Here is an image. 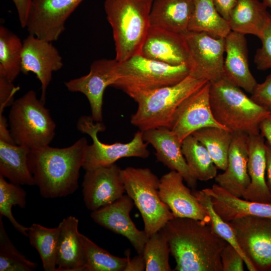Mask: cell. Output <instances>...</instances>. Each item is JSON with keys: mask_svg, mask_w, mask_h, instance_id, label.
<instances>
[{"mask_svg": "<svg viewBox=\"0 0 271 271\" xmlns=\"http://www.w3.org/2000/svg\"><path fill=\"white\" fill-rule=\"evenodd\" d=\"M121 171L115 163L85 171L82 193L88 210H97L123 195L125 189Z\"/></svg>", "mask_w": 271, "mask_h": 271, "instance_id": "cell-15", "label": "cell"}, {"mask_svg": "<svg viewBox=\"0 0 271 271\" xmlns=\"http://www.w3.org/2000/svg\"><path fill=\"white\" fill-rule=\"evenodd\" d=\"M77 127L79 131L89 135L92 140L91 145L87 146L82 168L88 171L97 168L114 164L118 160L126 157L145 159L150 152L148 145L144 140L143 131L139 130L128 143H115L106 144L98 138L99 132L106 127L102 122H96L90 116L82 115L78 120Z\"/></svg>", "mask_w": 271, "mask_h": 271, "instance_id": "cell-9", "label": "cell"}, {"mask_svg": "<svg viewBox=\"0 0 271 271\" xmlns=\"http://www.w3.org/2000/svg\"><path fill=\"white\" fill-rule=\"evenodd\" d=\"M262 3L267 8L271 9V0H262Z\"/></svg>", "mask_w": 271, "mask_h": 271, "instance_id": "cell-49", "label": "cell"}, {"mask_svg": "<svg viewBox=\"0 0 271 271\" xmlns=\"http://www.w3.org/2000/svg\"><path fill=\"white\" fill-rule=\"evenodd\" d=\"M192 135L207 149L217 168L224 171L233 132L224 128L208 126L195 131Z\"/></svg>", "mask_w": 271, "mask_h": 271, "instance_id": "cell-30", "label": "cell"}, {"mask_svg": "<svg viewBox=\"0 0 271 271\" xmlns=\"http://www.w3.org/2000/svg\"><path fill=\"white\" fill-rule=\"evenodd\" d=\"M270 13L258 0H237L227 20L231 31L260 39Z\"/></svg>", "mask_w": 271, "mask_h": 271, "instance_id": "cell-27", "label": "cell"}, {"mask_svg": "<svg viewBox=\"0 0 271 271\" xmlns=\"http://www.w3.org/2000/svg\"><path fill=\"white\" fill-rule=\"evenodd\" d=\"M176 271H222L221 252L227 242L201 221L174 217L161 229Z\"/></svg>", "mask_w": 271, "mask_h": 271, "instance_id": "cell-1", "label": "cell"}, {"mask_svg": "<svg viewBox=\"0 0 271 271\" xmlns=\"http://www.w3.org/2000/svg\"><path fill=\"white\" fill-rule=\"evenodd\" d=\"M26 205V193L19 185L8 182L0 175V214L7 217L15 228L20 233L28 236V227L19 223L14 217L13 206L24 208Z\"/></svg>", "mask_w": 271, "mask_h": 271, "instance_id": "cell-35", "label": "cell"}, {"mask_svg": "<svg viewBox=\"0 0 271 271\" xmlns=\"http://www.w3.org/2000/svg\"><path fill=\"white\" fill-rule=\"evenodd\" d=\"M183 177L171 170L160 179L159 194L174 217L189 218L210 224V217L206 209L199 203L184 183Z\"/></svg>", "mask_w": 271, "mask_h": 271, "instance_id": "cell-18", "label": "cell"}, {"mask_svg": "<svg viewBox=\"0 0 271 271\" xmlns=\"http://www.w3.org/2000/svg\"><path fill=\"white\" fill-rule=\"evenodd\" d=\"M183 34L188 50L189 75L210 83L222 78L225 38L190 31Z\"/></svg>", "mask_w": 271, "mask_h": 271, "instance_id": "cell-11", "label": "cell"}, {"mask_svg": "<svg viewBox=\"0 0 271 271\" xmlns=\"http://www.w3.org/2000/svg\"><path fill=\"white\" fill-rule=\"evenodd\" d=\"M127 195L140 211L149 237L174 216L159 194L160 179L149 168L128 167L121 171Z\"/></svg>", "mask_w": 271, "mask_h": 271, "instance_id": "cell-8", "label": "cell"}, {"mask_svg": "<svg viewBox=\"0 0 271 271\" xmlns=\"http://www.w3.org/2000/svg\"><path fill=\"white\" fill-rule=\"evenodd\" d=\"M182 150L186 161L198 180L207 181L215 178L217 168L208 152L192 134L182 142Z\"/></svg>", "mask_w": 271, "mask_h": 271, "instance_id": "cell-33", "label": "cell"}, {"mask_svg": "<svg viewBox=\"0 0 271 271\" xmlns=\"http://www.w3.org/2000/svg\"><path fill=\"white\" fill-rule=\"evenodd\" d=\"M134 203L127 195L114 202L92 211L90 216L99 225L126 237L138 254H142L149 237L144 230H140L130 217Z\"/></svg>", "mask_w": 271, "mask_h": 271, "instance_id": "cell-17", "label": "cell"}, {"mask_svg": "<svg viewBox=\"0 0 271 271\" xmlns=\"http://www.w3.org/2000/svg\"><path fill=\"white\" fill-rule=\"evenodd\" d=\"M211 111L218 123L232 132L260 133L262 121L271 112L248 97L224 76L210 83Z\"/></svg>", "mask_w": 271, "mask_h": 271, "instance_id": "cell-3", "label": "cell"}, {"mask_svg": "<svg viewBox=\"0 0 271 271\" xmlns=\"http://www.w3.org/2000/svg\"><path fill=\"white\" fill-rule=\"evenodd\" d=\"M266 168L265 139L260 133L248 136L247 170L250 182L242 196L243 199L269 203L265 180Z\"/></svg>", "mask_w": 271, "mask_h": 271, "instance_id": "cell-25", "label": "cell"}, {"mask_svg": "<svg viewBox=\"0 0 271 271\" xmlns=\"http://www.w3.org/2000/svg\"><path fill=\"white\" fill-rule=\"evenodd\" d=\"M84 0H33L26 28L30 34L49 42L57 41L65 23Z\"/></svg>", "mask_w": 271, "mask_h": 271, "instance_id": "cell-12", "label": "cell"}, {"mask_svg": "<svg viewBox=\"0 0 271 271\" xmlns=\"http://www.w3.org/2000/svg\"><path fill=\"white\" fill-rule=\"evenodd\" d=\"M17 9L19 20L22 28H26L33 0H12Z\"/></svg>", "mask_w": 271, "mask_h": 271, "instance_id": "cell-43", "label": "cell"}, {"mask_svg": "<svg viewBox=\"0 0 271 271\" xmlns=\"http://www.w3.org/2000/svg\"><path fill=\"white\" fill-rule=\"evenodd\" d=\"M189 74L187 64L171 65L138 54L118 62L117 78L112 86L136 101L157 89L177 84Z\"/></svg>", "mask_w": 271, "mask_h": 271, "instance_id": "cell-5", "label": "cell"}, {"mask_svg": "<svg viewBox=\"0 0 271 271\" xmlns=\"http://www.w3.org/2000/svg\"><path fill=\"white\" fill-rule=\"evenodd\" d=\"M23 42L8 29L0 27V77L13 82L21 72Z\"/></svg>", "mask_w": 271, "mask_h": 271, "instance_id": "cell-32", "label": "cell"}, {"mask_svg": "<svg viewBox=\"0 0 271 271\" xmlns=\"http://www.w3.org/2000/svg\"><path fill=\"white\" fill-rule=\"evenodd\" d=\"M207 81L188 75L180 82L157 89L135 101L138 108L130 123L142 131L161 127L169 128L180 104Z\"/></svg>", "mask_w": 271, "mask_h": 271, "instance_id": "cell-7", "label": "cell"}, {"mask_svg": "<svg viewBox=\"0 0 271 271\" xmlns=\"http://www.w3.org/2000/svg\"><path fill=\"white\" fill-rule=\"evenodd\" d=\"M222 271L244 270V259L240 252L227 243L221 253Z\"/></svg>", "mask_w": 271, "mask_h": 271, "instance_id": "cell-40", "label": "cell"}, {"mask_svg": "<svg viewBox=\"0 0 271 271\" xmlns=\"http://www.w3.org/2000/svg\"><path fill=\"white\" fill-rule=\"evenodd\" d=\"M79 220L74 216L64 218L59 224L56 271H84L86 255L78 231Z\"/></svg>", "mask_w": 271, "mask_h": 271, "instance_id": "cell-24", "label": "cell"}, {"mask_svg": "<svg viewBox=\"0 0 271 271\" xmlns=\"http://www.w3.org/2000/svg\"><path fill=\"white\" fill-rule=\"evenodd\" d=\"M44 104L32 90L15 100L9 124L16 145L33 149L48 146L53 140L56 124Z\"/></svg>", "mask_w": 271, "mask_h": 271, "instance_id": "cell-6", "label": "cell"}, {"mask_svg": "<svg viewBox=\"0 0 271 271\" xmlns=\"http://www.w3.org/2000/svg\"><path fill=\"white\" fill-rule=\"evenodd\" d=\"M224 38V76L233 84L251 93L257 83L249 69L245 35L231 31Z\"/></svg>", "mask_w": 271, "mask_h": 271, "instance_id": "cell-22", "label": "cell"}, {"mask_svg": "<svg viewBox=\"0 0 271 271\" xmlns=\"http://www.w3.org/2000/svg\"><path fill=\"white\" fill-rule=\"evenodd\" d=\"M193 10V0H154L151 26L184 33L188 31Z\"/></svg>", "mask_w": 271, "mask_h": 271, "instance_id": "cell-26", "label": "cell"}, {"mask_svg": "<svg viewBox=\"0 0 271 271\" xmlns=\"http://www.w3.org/2000/svg\"><path fill=\"white\" fill-rule=\"evenodd\" d=\"M249 271H271V219L246 216L229 222Z\"/></svg>", "mask_w": 271, "mask_h": 271, "instance_id": "cell-10", "label": "cell"}, {"mask_svg": "<svg viewBox=\"0 0 271 271\" xmlns=\"http://www.w3.org/2000/svg\"><path fill=\"white\" fill-rule=\"evenodd\" d=\"M63 66L62 58L51 42L31 34L23 40L21 72L24 74L31 72L36 75L41 84L40 99L43 103L53 72Z\"/></svg>", "mask_w": 271, "mask_h": 271, "instance_id": "cell-16", "label": "cell"}, {"mask_svg": "<svg viewBox=\"0 0 271 271\" xmlns=\"http://www.w3.org/2000/svg\"><path fill=\"white\" fill-rule=\"evenodd\" d=\"M194 10L188 31L205 32L225 38L231 31L228 22L217 11L213 0H193Z\"/></svg>", "mask_w": 271, "mask_h": 271, "instance_id": "cell-29", "label": "cell"}, {"mask_svg": "<svg viewBox=\"0 0 271 271\" xmlns=\"http://www.w3.org/2000/svg\"><path fill=\"white\" fill-rule=\"evenodd\" d=\"M87 145V140L82 137L66 148L48 145L31 149L29 167L43 197H65L76 191Z\"/></svg>", "mask_w": 271, "mask_h": 271, "instance_id": "cell-2", "label": "cell"}, {"mask_svg": "<svg viewBox=\"0 0 271 271\" xmlns=\"http://www.w3.org/2000/svg\"><path fill=\"white\" fill-rule=\"evenodd\" d=\"M154 0H105L104 10L110 25L120 63L140 54L150 24Z\"/></svg>", "mask_w": 271, "mask_h": 271, "instance_id": "cell-4", "label": "cell"}, {"mask_svg": "<svg viewBox=\"0 0 271 271\" xmlns=\"http://www.w3.org/2000/svg\"><path fill=\"white\" fill-rule=\"evenodd\" d=\"M0 216V271H32L37 264L28 259L9 238Z\"/></svg>", "mask_w": 271, "mask_h": 271, "instance_id": "cell-37", "label": "cell"}, {"mask_svg": "<svg viewBox=\"0 0 271 271\" xmlns=\"http://www.w3.org/2000/svg\"><path fill=\"white\" fill-rule=\"evenodd\" d=\"M259 131L260 134L271 146V112L261 122Z\"/></svg>", "mask_w": 271, "mask_h": 271, "instance_id": "cell-48", "label": "cell"}, {"mask_svg": "<svg viewBox=\"0 0 271 271\" xmlns=\"http://www.w3.org/2000/svg\"><path fill=\"white\" fill-rule=\"evenodd\" d=\"M199 203L206 209L210 217V226L218 236L234 247L242 256L244 263L246 259L240 249L234 232L228 222L224 221L214 210L211 200L203 190L192 191Z\"/></svg>", "mask_w": 271, "mask_h": 271, "instance_id": "cell-38", "label": "cell"}, {"mask_svg": "<svg viewBox=\"0 0 271 271\" xmlns=\"http://www.w3.org/2000/svg\"><path fill=\"white\" fill-rule=\"evenodd\" d=\"M261 47L258 48L254 56V62L259 70L271 69V20L267 21L262 35L259 39Z\"/></svg>", "mask_w": 271, "mask_h": 271, "instance_id": "cell-39", "label": "cell"}, {"mask_svg": "<svg viewBox=\"0 0 271 271\" xmlns=\"http://www.w3.org/2000/svg\"><path fill=\"white\" fill-rule=\"evenodd\" d=\"M210 82L206 83L187 97L174 114L169 128L181 142L195 131L205 127L225 128L213 115L210 103Z\"/></svg>", "mask_w": 271, "mask_h": 271, "instance_id": "cell-13", "label": "cell"}, {"mask_svg": "<svg viewBox=\"0 0 271 271\" xmlns=\"http://www.w3.org/2000/svg\"><path fill=\"white\" fill-rule=\"evenodd\" d=\"M143 56L171 65L187 64L188 50L183 33L151 26L143 44Z\"/></svg>", "mask_w": 271, "mask_h": 271, "instance_id": "cell-20", "label": "cell"}, {"mask_svg": "<svg viewBox=\"0 0 271 271\" xmlns=\"http://www.w3.org/2000/svg\"><path fill=\"white\" fill-rule=\"evenodd\" d=\"M203 190L211 198L213 208L225 222L254 216L271 219V203L251 201L231 195L217 184Z\"/></svg>", "mask_w": 271, "mask_h": 271, "instance_id": "cell-23", "label": "cell"}, {"mask_svg": "<svg viewBox=\"0 0 271 271\" xmlns=\"http://www.w3.org/2000/svg\"><path fill=\"white\" fill-rule=\"evenodd\" d=\"M251 94L255 102L271 111V73L263 82L256 84Z\"/></svg>", "mask_w": 271, "mask_h": 271, "instance_id": "cell-41", "label": "cell"}, {"mask_svg": "<svg viewBox=\"0 0 271 271\" xmlns=\"http://www.w3.org/2000/svg\"><path fill=\"white\" fill-rule=\"evenodd\" d=\"M59 232V225L50 228L33 223L28 227V237L30 243L39 253L45 271H56Z\"/></svg>", "mask_w": 271, "mask_h": 271, "instance_id": "cell-31", "label": "cell"}, {"mask_svg": "<svg viewBox=\"0 0 271 271\" xmlns=\"http://www.w3.org/2000/svg\"><path fill=\"white\" fill-rule=\"evenodd\" d=\"M269 13H270V20H271V11H270V12Z\"/></svg>", "mask_w": 271, "mask_h": 271, "instance_id": "cell-50", "label": "cell"}, {"mask_svg": "<svg viewBox=\"0 0 271 271\" xmlns=\"http://www.w3.org/2000/svg\"><path fill=\"white\" fill-rule=\"evenodd\" d=\"M143 138L155 150L158 161L180 173L190 187L196 188L198 180L186 161L177 135L170 128L161 127L144 131Z\"/></svg>", "mask_w": 271, "mask_h": 271, "instance_id": "cell-19", "label": "cell"}, {"mask_svg": "<svg viewBox=\"0 0 271 271\" xmlns=\"http://www.w3.org/2000/svg\"><path fill=\"white\" fill-rule=\"evenodd\" d=\"M19 86H15L13 82L0 77V114H3L4 109L11 106L14 102V96L19 90Z\"/></svg>", "mask_w": 271, "mask_h": 271, "instance_id": "cell-42", "label": "cell"}, {"mask_svg": "<svg viewBox=\"0 0 271 271\" xmlns=\"http://www.w3.org/2000/svg\"><path fill=\"white\" fill-rule=\"evenodd\" d=\"M86 263L84 271H124L127 257L114 256L81 234Z\"/></svg>", "mask_w": 271, "mask_h": 271, "instance_id": "cell-34", "label": "cell"}, {"mask_svg": "<svg viewBox=\"0 0 271 271\" xmlns=\"http://www.w3.org/2000/svg\"><path fill=\"white\" fill-rule=\"evenodd\" d=\"M215 6L222 17L227 21L231 10L237 0H213Z\"/></svg>", "mask_w": 271, "mask_h": 271, "instance_id": "cell-45", "label": "cell"}, {"mask_svg": "<svg viewBox=\"0 0 271 271\" xmlns=\"http://www.w3.org/2000/svg\"><path fill=\"white\" fill-rule=\"evenodd\" d=\"M118 62L115 59H100L91 64L89 72L65 83L71 92H79L87 98L91 116L96 122H102L103 94L106 88L112 86L117 78Z\"/></svg>", "mask_w": 271, "mask_h": 271, "instance_id": "cell-14", "label": "cell"}, {"mask_svg": "<svg viewBox=\"0 0 271 271\" xmlns=\"http://www.w3.org/2000/svg\"><path fill=\"white\" fill-rule=\"evenodd\" d=\"M127 263L124 271H143L146 269L145 261L143 254H138L132 258H130V251L127 250L125 252Z\"/></svg>", "mask_w": 271, "mask_h": 271, "instance_id": "cell-44", "label": "cell"}, {"mask_svg": "<svg viewBox=\"0 0 271 271\" xmlns=\"http://www.w3.org/2000/svg\"><path fill=\"white\" fill-rule=\"evenodd\" d=\"M6 118L3 114H0V140L13 144H16L10 132L8 129Z\"/></svg>", "mask_w": 271, "mask_h": 271, "instance_id": "cell-47", "label": "cell"}, {"mask_svg": "<svg viewBox=\"0 0 271 271\" xmlns=\"http://www.w3.org/2000/svg\"><path fill=\"white\" fill-rule=\"evenodd\" d=\"M31 149L0 140V175L18 185H35L28 164Z\"/></svg>", "mask_w": 271, "mask_h": 271, "instance_id": "cell-28", "label": "cell"}, {"mask_svg": "<svg viewBox=\"0 0 271 271\" xmlns=\"http://www.w3.org/2000/svg\"><path fill=\"white\" fill-rule=\"evenodd\" d=\"M170 249L168 240L161 230L149 237L143 251L146 271H171Z\"/></svg>", "mask_w": 271, "mask_h": 271, "instance_id": "cell-36", "label": "cell"}, {"mask_svg": "<svg viewBox=\"0 0 271 271\" xmlns=\"http://www.w3.org/2000/svg\"><path fill=\"white\" fill-rule=\"evenodd\" d=\"M248 136L233 132L226 169L214 178L217 185L239 198H242L250 182L247 170Z\"/></svg>", "mask_w": 271, "mask_h": 271, "instance_id": "cell-21", "label": "cell"}, {"mask_svg": "<svg viewBox=\"0 0 271 271\" xmlns=\"http://www.w3.org/2000/svg\"><path fill=\"white\" fill-rule=\"evenodd\" d=\"M266 168L265 180L269 194V203H271V146L265 141Z\"/></svg>", "mask_w": 271, "mask_h": 271, "instance_id": "cell-46", "label": "cell"}]
</instances>
